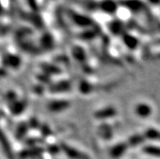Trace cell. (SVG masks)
<instances>
[{"mask_svg":"<svg viewBox=\"0 0 160 159\" xmlns=\"http://www.w3.org/2000/svg\"><path fill=\"white\" fill-rule=\"evenodd\" d=\"M132 112L134 115L141 119H146L150 118L152 115L153 109L150 103L145 101H138L134 103L132 107Z\"/></svg>","mask_w":160,"mask_h":159,"instance_id":"1","label":"cell"},{"mask_svg":"<svg viewBox=\"0 0 160 159\" xmlns=\"http://www.w3.org/2000/svg\"><path fill=\"white\" fill-rule=\"evenodd\" d=\"M117 115V109L114 106H106V107H101L100 108L97 109L93 115L95 119H98L100 121L108 120L112 117L116 116Z\"/></svg>","mask_w":160,"mask_h":159,"instance_id":"3","label":"cell"},{"mask_svg":"<svg viewBox=\"0 0 160 159\" xmlns=\"http://www.w3.org/2000/svg\"><path fill=\"white\" fill-rule=\"evenodd\" d=\"M142 152L147 155H151L153 157H160V148L156 145H147L142 148Z\"/></svg>","mask_w":160,"mask_h":159,"instance_id":"7","label":"cell"},{"mask_svg":"<svg viewBox=\"0 0 160 159\" xmlns=\"http://www.w3.org/2000/svg\"><path fill=\"white\" fill-rule=\"evenodd\" d=\"M128 149H129V147L127 141H119L110 147L109 155L114 159L120 158L125 154Z\"/></svg>","mask_w":160,"mask_h":159,"instance_id":"4","label":"cell"},{"mask_svg":"<svg viewBox=\"0 0 160 159\" xmlns=\"http://www.w3.org/2000/svg\"><path fill=\"white\" fill-rule=\"evenodd\" d=\"M145 137L143 134H140V133H133L132 135L128 137V139L126 140L127 143H128V147L129 148H134L137 146H140V145H143V141H145Z\"/></svg>","mask_w":160,"mask_h":159,"instance_id":"6","label":"cell"},{"mask_svg":"<svg viewBox=\"0 0 160 159\" xmlns=\"http://www.w3.org/2000/svg\"><path fill=\"white\" fill-rule=\"evenodd\" d=\"M61 150L69 159H90L87 153L80 150L81 149L77 148L68 144H63L60 145Z\"/></svg>","mask_w":160,"mask_h":159,"instance_id":"2","label":"cell"},{"mask_svg":"<svg viewBox=\"0 0 160 159\" xmlns=\"http://www.w3.org/2000/svg\"><path fill=\"white\" fill-rule=\"evenodd\" d=\"M70 107V102L68 100L63 99H55L48 103L47 108L51 112L59 113L64 111Z\"/></svg>","mask_w":160,"mask_h":159,"instance_id":"5","label":"cell"}]
</instances>
